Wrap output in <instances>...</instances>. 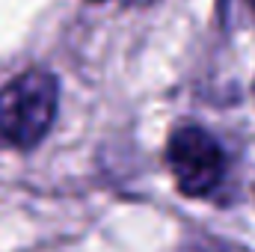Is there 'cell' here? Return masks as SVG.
<instances>
[{
  "label": "cell",
  "mask_w": 255,
  "mask_h": 252,
  "mask_svg": "<svg viewBox=\"0 0 255 252\" xmlns=\"http://www.w3.org/2000/svg\"><path fill=\"white\" fill-rule=\"evenodd\" d=\"M60 83L45 68H30L0 89V148L27 151L45 139L57 119Z\"/></svg>",
  "instance_id": "6da1fadb"
},
{
  "label": "cell",
  "mask_w": 255,
  "mask_h": 252,
  "mask_svg": "<svg viewBox=\"0 0 255 252\" xmlns=\"http://www.w3.org/2000/svg\"><path fill=\"white\" fill-rule=\"evenodd\" d=\"M166 166L190 199H211L226 181V151L211 130L199 125H184L169 136Z\"/></svg>",
  "instance_id": "7a4b0ae2"
},
{
  "label": "cell",
  "mask_w": 255,
  "mask_h": 252,
  "mask_svg": "<svg viewBox=\"0 0 255 252\" xmlns=\"http://www.w3.org/2000/svg\"><path fill=\"white\" fill-rule=\"evenodd\" d=\"M220 15L229 27L255 24V0H220Z\"/></svg>",
  "instance_id": "3957f363"
},
{
  "label": "cell",
  "mask_w": 255,
  "mask_h": 252,
  "mask_svg": "<svg viewBox=\"0 0 255 252\" xmlns=\"http://www.w3.org/2000/svg\"><path fill=\"white\" fill-rule=\"evenodd\" d=\"M130 3H136V6H142V3H148V0H130Z\"/></svg>",
  "instance_id": "277c9868"
},
{
  "label": "cell",
  "mask_w": 255,
  "mask_h": 252,
  "mask_svg": "<svg viewBox=\"0 0 255 252\" xmlns=\"http://www.w3.org/2000/svg\"><path fill=\"white\" fill-rule=\"evenodd\" d=\"M95 3H98V0H95Z\"/></svg>",
  "instance_id": "5b68a950"
}]
</instances>
